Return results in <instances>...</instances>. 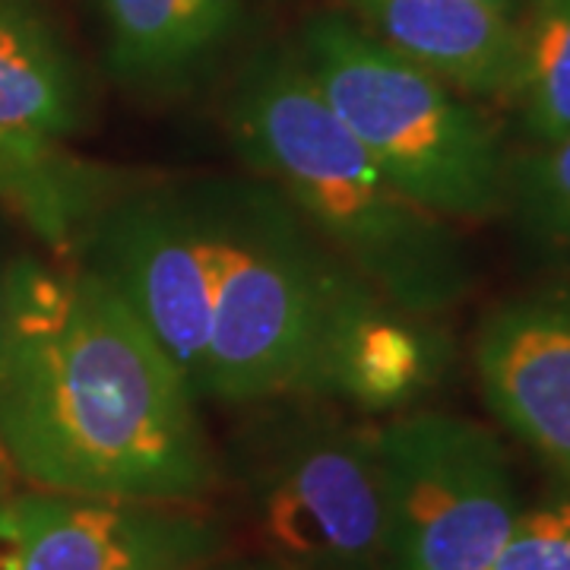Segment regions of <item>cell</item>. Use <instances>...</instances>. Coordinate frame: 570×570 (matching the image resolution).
<instances>
[{
  "label": "cell",
  "mask_w": 570,
  "mask_h": 570,
  "mask_svg": "<svg viewBox=\"0 0 570 570\" xmlns=\"http://www.w3.org/2000/svg\"><path fill=\"white\" fill-rule=\"evenodd\" d=\"M228 232V175L115 187L70 261L96 273L200 400Z\"/></svg>",
  "instance_id": "obj_6"
},
{
  "label": "cell",
  "mask_w": 570,
  "mask_h": 570,
  "mask_svg": "<svg viewBox=\"0 0 570 570\" xmlns=\"http://www.w3.org/2000/svg\"><path fill=\"white\" fill-rule=\"evenodd\" d=\"M396 55L425 67L472 102L513 105L520 20L482 0H340Z\"/></svg>",
  "instance_id": "obj_11"
},
{
  "label": "cell",
  "mask_w": 570,
  "mask_h": 570,
  "mask_svg": "<svg viewBox=\"0 0 570 570\" xmlns=\"http://www.w3.org/2000/svg\"><path fill=\"white\" fill-rule=\"evenodd\" d=\"M504 216L542 261L570 266V134L510 156Z\"/></svg>",
  "instance_id": "obj_15"
},
{
  "label": "cell",
  "mask_w": 570,
  "mask_h": 570,
  "mask_svg": "<svg viewBox=\"0 0 570 570\" xmlns=\"http://www.w3.org/2000/svg\"><path fill=\"white\" fill-rule=\"evenodd\" d=\"M292 48L330 111L412 204L453 225L508 213V142L472 99L346 10L311 13Z\"/></svg>",
  "instance_id": "obj_3"
},
{
  "label": "cell",
  "mask_w": 570,
  "mask_h": 570,
  "mask_svg": "<svg viewBox=\"0 0 570 570\" xmlns=\"http://www.w3.org/2000/svg\"><path fill=\"white\" fill-rule=\"evenodd\" d=\"M441 321L396 305L343 261L302 396L371 422L422 409L453 367V340Z\"/></svg>",
  "instance_id": "obj_8"
},
{
  "label": "cell",
  "mask_w": 570,
  "mask_h": 570,
  "mask_svg": "<svg viewBox=\"0 0 570 570\" xmlns=\"http://www.w3.org/2000/svg\"><path fill=\"white\" fill-rule=\"evenodd\" d=\"M235 412L223 491L257 554L288 570H387L374 422L302 393Z\"/></svg>",
  "instance_id": "obj_4"
},
{
  "label": "cell",
  "mask_w": 570,
  "mask_h": 570,
  "mask_svg": "<svg viewBox=\"0 0 570 570\" xmlns=\"http://www.w3.org/2000/svg\"><path fill=\"white\" fill-rule=\"evenodd\" d=\"M0 570H20V539H17L10 504L7 510H0Z\"/></svg>",
  "instance_id": "obj_17"
},
{
  "label": "cell",
  "mask_w": 570,
  "mask_h": 570,
  "mask_svg": "<svg viewBox=\"0 0 570 570\" xmlns=\"http://www.w3.org/2000/svg\"><path fill=\"white\" fill-rule=\"evenodd\" d=\"M96 10L111 77L156 99L209 77L247 22V0H96Z\"/></svg>",
  "instance_id": "obj_13"
},
{
  "label": "cell",
  "mask_w": 570,
  "mask_h": 570,
  "mask_svg": "<svg viewBox=\"0 0 570 570\" xmlns=\"http://www.w3.org/2000/svg\"><path fill=\"white\" fill-rule=\"evenodd\" d=\"M225 134L362 279L415 314L466 302L475 269L456 225L412 204L321 99L292 41L261 45L235 70Z\"/></svg>",
  "instance_id": "obj_2"
},
{
  "label": "cell",
  "mask_w": 570,
  "mask_h": 570,
  "mask_svg": "<svg viewBox=\"0 0 570 570\" xmlns=\"http://www.w3.org/2000/svg\"><path fill=\"white\" fill-rule=\"evenodd\" d=\"M204 570H288V568L276 564V561H266V558H261V554H254V558H238V561H232V558H219V561L206 564Z\"/></svg>",
  "instance_id": "obj_18"
},
{
  "label": "cell",
  "mask_w": 570,
  "mask_h": 570,
  "mask_svg": "<svg viewBox=\"0 0 570 570\" xmlns=\"http://www.w3.org/2000/svg\"><path fill=\"white\" fill-rule=\"evenodd\" d=\"M200 406L96 273L77 261L10 264L0 450L29 489L209 504L223 463Z\"/></svg>",
  "instance_id": "obj_1"
},
{
  "label": "cell",
  "mask_w": 570,
  "mask_h": 570,
  "mask_svg": "<svg viewBox=\"0 0 570 570\" xmlns=\"http://www.w3.org/2000/svg\"><path fill=\"white\" fill-rule=\"evenodd\" d=\"M343 257L264 178L228 175V232L200 403L302 393Z\"/></svg>",
  "instance_id": "obj_5"
},
{
  "label": "cell",
  "mask_w": 570,
  "mask_h": 570,
  "mask_svg": "<svg viewBox=\"0 0 570 570\" xmlns=\"http://www.w3.org/2000/svg\"><path fill=\"white\" fill-rule=\"evenodd\" d=\"M387 570H494L523 498L498 434L441 409L374 422Z\"/></svg>",
  "instance_id": "obj_7"
},
{
  "label": "cell",
  "mask_w": 570,
  "mask_h": 570,
  "mask_svg": "<svg viewBox=\"0 0 570 570\" xmlns=\"http://www.w3.org/2000/svg\"><path fill=\"white\" fill-rule=\"evenodd\" d=\"M10 513L20 570H204L232 539L223 513L187 501L26 491Z\"/></svg>",
  "instance_id": "obj_9"
},
{
  "label": "cell",
  "mask_w": 570,
  "mask_h": 570,
  "mask_svg": "<svg viewBox=\"0 0 570 570\" xmlns=\"http://www.w3.org/2000/svg\"><path fill=\"white\" fill-rule=\"evenodd\" d=\"M494 570H570V485L551 479L549 491L523 504Z\"/></svg>",
  "instance_id": "obj_16"
},
{
  "label": "cell",
  "mask_w": 570,
  "mask_h": 570,
  "mask_svg": "<svg viewBox=\"0 0 570 570\" xmlns=\"http://www.w3.org/2000/svg\"><path fill=\"white\" fill-rule=\"evenodd\" d=\"M517 111L530 142L570 134V0H527L520 10Z\"/></svg>",
  "instance_id": "obj_14"
},
{
  "label": "cell",
  "mask_w": 570,
  "mask_h": 570,
  "mask_svg": "<svg viewBox=\"0 0 570 570\" xmlns=\"http://www.w3.org/2000/svg\"><path fill=\"white\" fill-rule=\"evenodd\" d=\"M482 3L498 7V10H504V13H510V17H520V10L527 7V0H482Z\"/></svg>",
  "instance_id": "obj_21"
},
{
  "label": "cell",
  "mask_w": 570,
  "mask_h": 570,
  "mask_svg": "<svg viewBox=\"0 0 570 570\" xmlns=\"http://www.w3.org/2000/svg\"><path fill=\"white\" fill-rule=\"evenodd\" d=\"M86 77L39 0H0V149L58 163L86 121Z\"/></svg>",
  "instance_id": "obj_12"
},
{
  "label": "cell",
  "mask_w": 570,
  "mask_h": 570,
  "mask_svg": "<svg viewBox=\"0 0 570 570\" xmlns=\"http://www.w3.org/2000/svg\"><path fill=\"white\" fill-rule=\"evenodd\" d=\"M472 365L491 415L570 485V279L510 295L485 314Z\"/></svg>",
  "instance_id": "obj_10"
},
{
  "label": "cell",
  "mask_w": 570,
  "mask_h": 570,
  "mask_svg": "<svg viewBox=\"0 0 570 570\" xmlns=\"http://www.w3.org/2000/svg\"><path fill=\"white\" fill-rule=\"evenodd\" d=\"M7 269L10 264L0 261V358H3V343H7Z\"/></svg>",
  "instance_id": "obj_19"
},
{
  "label": "cell",
  "mask_w": 570,
  "mask_h": 570,
  "mask_svg": "<svg viewBox=\"0 0 570 570\" xmlns=\"http://www.w3.org/2000/svg\"><path fill=\"white\" fill-rule=\"evenodd\" d=\"M7 472H10V466H7V456L0 450V510H7V504L13 501L10 498V479H7Z\"/></svg>",
  "instance_id": "obj_20"
}]
</instances>
